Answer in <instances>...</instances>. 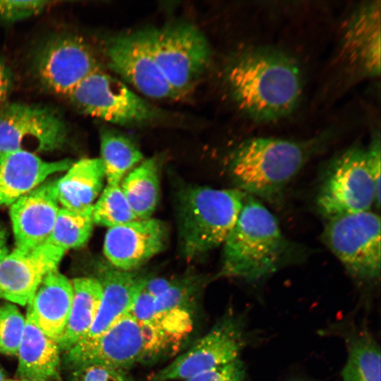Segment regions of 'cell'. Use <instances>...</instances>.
I'll return each mask as SVG.
<instances>
[{
  "label": "cell",
  "mask_w": 381,
  "mask_h": 381,
  "mask_svg": "<svg viewBox=\"0 0 381 381\" xmlns=\"http://www.w3.org/2000/svg\"><path fill=\"white\" fill-rule=\"evenodd\" d=\"M226 79L238 106L258 122L286 117L302 95L298 65L274 49H255L242 54L228 68Z\"/></svg>",
  "instance_id": "1"
},
{
  "label": "cell",
  "mask_w": 381,
  "mask_h": 381,
  "mask_svg": "<svg viewBox=\"0 0 381 381\" xmlns=\"http://www.w3.org/2000/svg\"><path fill=\"white\" fill-rule=\"evenodd\" d=\"M320 139L295 141L254 138L232 153L229 171L238 189L253 197L274 202L317 152Z\"/></svg>",
  "instance_id": "2"
},
{
  "label": "cell",
  "mask_w": 381,
  "mask_h": 381,
  "mask_svg": "<svg viewBox=\"0 0 381 381\" xmlns=\"http://www.w3.org/2000/svg\"><path fill=\"white\" fill-rule=\"evenodd\" d=\"M223 246L220 274L251 282L279 269L290 250L275 217L248 194Z\"/></svg>",
  "instance_id": "3"
},
{
  "label": "cell",
  "mask_w": 381,
  "mask_h": 381,
  "mask_svg": "<svg viewBox=\"0 0 381 381\" xmlns=\"http://www.w3.org/2000/svg\"><path fill=\"white\" fill-rule=\"evenodd\" d=\"M246 196L238 188L188 186L181 190L177 222L183 257L193 260L223 244L236 222Z\"/></svg>",
  "instance_id": "4"
},
{
  "label": "cell",
  "mask_w": 381,
  "mask_h": 381,
  "mask_svg": "<svg viewBox=\"0 0 381 381\" xmlns=\"http://www.w3.org/2000/svg\"><path fill=\"white\" fill-rule=\"evenodd\" d=\"M316 204L327 219L370 210L373 204L379 209L380 191L376 187L366 149L351 147L331 161Z\"/></svg>",
  "instance_id": "5"
},
{
  "label": "cell",
  "mask_w": 381,
  "mask_h": 381,
  "mask_svg": "<svg viewBox=\"0 0 381 381\" xmlns=\"http://www.w3.org/2000/svg\"><path fill=\"white\" fill-rule=\"evenodd\" d=\"M152 55L177 97L183 96L205 71L210 44L199 29L176 23L146 30Z\"/></svg>",
  "instance_id": "6"
},
{
  "label": "cell",
  "mask_w": 381,
  "mask_h": 381,
  "mask_svg": "<svg viewBox=\"0 0 381 381\" xmlns=\"http://www.w3.org/2000/svg\"><path fill=\"white\" fill-rule=\"evenodd\" d=\"M380 218L367 210L328 219L324 243L355 278L373 281L380 275Z\"/></svg>",
  "instance_id": "7"
},
{
  "label": "cell",
  "mask_w": 381,
  "mask_h": 381,
  "mask_svg": "<svg viewBox=\"0 0 381 381\" xmlns=\"http://www.w3.org/2000/svg\"><path fill=\"white\" fill-rule=\"evenodd\" d=\"M247 343L243 318L228 312L188 350L152 373L147 381L183 380L238 358Z\"/></svg>",
  "instance_id": "8"
},
{
  "label": "cell",
  "mask_w": 381,
  "mask_h": 381,
  "mask_svg": "<svg viewBox=\"0 0 381 381\" xmlns=\"http://www.w3.org/2000/svg\"><path fill=\"white\" fill-rule=\"evenodd\" d=\"M67 96L83 112L112 123L139 124L156 115L153 107L124 83L100 69L86 77Z\"/></svg>",
  "instance_id": "9"
},
{
  "label": "cell",
  "mask_w": 381,
  "mask_h": 381,
  "mask_svg": "<svg viewBox=\"0 0 381 381\" xmlns=\"http://www.w3.org/2000/svg\"><path fill=\"white\" fill-rule=\"evenodd\" d=\"M67 137L66 125L52 109L18 102L0 108V152L24 150L30 143L37 151L51 152Z\"/></svg>",
  "instance_id": "10"
},
{
  "label": "cell",
  "mask_w": 381,
  "mask_h": 381,
  "mask_svg": "<svg viewBox=\"0 0 381 381\" xmlns=\"http://www.w3.org/2000/svg\"><path fill=\"white\" fill-rule=\"evenodd\" d=\"M34 69L46 89L67 96L99 68L92 49L83 38L63 34L51 37L39 49Z\"/></svg>",
  "instance_id": "11"
},
{
  "label": "cell",
  "mask_w": 381,
  "mask_h": 381,
  "mask_svg": "<svg viewBox=\"0 0 381 381\" xmlns=\"http://www.w3.org/2000/svg\"><path fill=\"white\" fill-rule=\"evenodd\" d=\"M106 54L111 68L141 94L157 99L178 97L152 55L146 30L111 38Z\"/></svg>",
  "instance_id": "12"
},
{
  "label": "cell",
  "mask_w": 381,
  "mask_h": 381,
  "mask_svg": "<svg viewBox=\"0 0 381 381\" xmlns=\"http://www.w3.org/2000/svg\"><path fill=\"white\" fill-rule=\"evenodd\" d=\"M63 361L72 370L90 364L129 370L133 366L146 361L140 326L128 313L87 345L65 352Z\"/></svg>",
  "instance_id": "13"
},
{
  "label": "cell",
  "mask_w": 381,
  "mask_h": 381,
  "mask_svg": "<svg viewBox=\"0 0 381 381\" xmlns=\"http://www.w3.org/2000/svg\"><path fill=\"white\" fill-rule=\"evenodd\" d=\"M65 252L45 243L8 253L0 263V299L27 306L44 277L58 269Z\"/></svg>",
  "instance_id": "14"
},
{
  "label": "cell",
  "mask_w": 381,
  "mask_h": 381,
  "mask_svg": "<svg viewBox=\"0 0 381 381\" xmlns=\"http://www.w3.org/2000/svg\"><path fill=\"white\" fill-rule=\"evenodd\" d=\"M167 238V228L162 221L138 219L109 228L104 253L112 267L133 271L162 251Z\"/></svg>",
  "instance_id": "15"
},
{
  "label": "cell",
  "mask_w": 381,
  "mask_h": 381,
  "mask_svg": "<svg viewBox=\"0 0 381 381\" xmlns=\"http://www.w3.org/2000/svg\"><path fill=\"white\" fill-rule=\"evenodd\" d=\"M56 185L57 180L46 181L11 205L16 248H32L47 241L60 209Z\"/></svg>",
  "instance_id": "16"
},
{
  "label": "cell",
  "mask_w": 381,
  "mask_h": 381,
  "mask_svg": "<svg viewBox=\"0 0 381 381\" xmlns=\"http://www.w3.org/2000/svg\"><path fill=\"white\" fill-rule=\"evenodd\" d=\"M147 278L135 270L102 266L97 279L102 284L103 296L97 314L87 334L70 349L87 345L129 313Z\"/></svg>",
  "instance_id": "17"
},
{
  "label": "cell",
  "mask_w": 381,
  "mask_h": 381,
  "mask_svg": "<svg viewBox=\"0 0 381 381\" xmlns=\"http://www.w3.org/2000/svg\"><path fill=\"white\" fill-rule=\"evenodd\" d=\"M73 163L69 159L47 162L29 150L0 152V206L11 205L49 176L67 171Z\"/></svg>",
  "instance_id": "18"
},
{
  "label": "cell",
  "mask_w": 381,
  "mask_h": 381,
  "mask_svg": "<svg viewBox=\"0 0 381 381\" xmlns=\"http://www.w3.org/2000/svg\"><path fill=\"white\" fill-rule=\"evenodd\" d=\"M347 59L365 75L380 73V1L359 6L350 16L342 36Z\"/></svg>",
  "instance_id": "19"
},
{
  "label": "cell",
  "mask_w": 381,
  "mask_h": 381,
  "mask_svg": "<svg viewBox=\"0 0 381 381\" xmlns=\"http://www.w3.org/2000/svg\"><path fill=\"white\" fill-rule=\"evenodd\" d=\"M72 301L71 280L57 269L44 277L27 309L40 329L58 343L66 325Z\"/></svg>",
  "instance_id": "20"
},
{
  "label": "cell",
  "mask_w": 381,
  "mask_h": 381,
  "mask_svg": "<svg viewBox=\"0 0 381 381\" xmlns=\"http://www.w3.org/2000/svg\"><path fill=\"white\" fill-rule=\"evenodd\" d=\"M60 353L57 342L40 329L27 309L25 330L17 353L18 378L61 381Z\"/></svg>",
  "instance_id": "21"
},
{
  "label": "cell",
  "mask_w": 381,
  "mask_h": 381,
  "mask_svg": "<svg viewBox=\"0 0 381 381\" xmlns=\"http://www.w3.org/2000/svg\"><path fill=\"white\" fill-rule=\"evenodd\" d=\"M105 172L100 158H85L73 163L57 180L59 202L71 210H83L93 205L100 193Z\"/></svg>",
  "instance_id": "22"
},
{
  "label": "cell",
  "mask_w": 381,
  "mask_h": 381,
  "mask_svg": "<svg viewBox=\"0 0 381 381\" xmlns=\"http://www.w3.org/2000/svg\"><path fill=\"white\" fill-rule=\"evenodd\" d=\"M73 301L63 335L58 341L60 351L66 352L89 331L97 314L103 296L97 278L78 277L71 280Z\"/></svg>",
  "instance_id": "23"
},
{
  "label": "cell",
  "mask_w": 381,
  "mask_h": 381,
  "mask_svg": "<svg viewBox=\"0 0 381 381\" xmlns=\"http://www.w3.org/2000/svg\"><path fill=\"white\" fill-rule=\"evenodd\" d=\"M137 219L151 218L159 198V167L147 159L124 176L120 186Z\"/></svg>",
  "instance_id": "24"
},
{
  "label": "cell",
  "mask_w": 381,
  "mask_h": 381,
  "mask_svg": "<svg viewBox=\"0 0 381 381\" xmlns=\"http://www.w3.org/2000/svg\"><path fill=\"white\" fill-rule=\"evenodd\" d=\"M347 358L342 381H380V348L365 329L351 331L345 337Z\"/></svg>",
  "instance_id": "25"
},
{
  "label": "cell",
  "mask_w": 381,
  "mask_h": 381,
  "mask_svg": "<svg viewBox=\"0 0 381 381\" xmlns=\"http://www.w3.org/2000/svg\"><path fill=\"white\" fill-rule=\"evenodd\" d=\"M100 152L109 185H120L124 176L143 159L142 152L128 137L110 129L100 134Z\"/></svg>",
  "instance_id": "26"
},
{
  "label": "cell",
  "mask_w": 381,
  "mask_h": 381,
  "mask_svg": "<svg viewBox=\"0 0 381 381\" xmlns=\"http://www.w3.org/2000/svg\"><path fill=\"white\" fill-rule=\"evenodd\" d=\"M92 206L83 210L59 209L52 233L46 243L64 251L84 246L93 229Z\"/></svg>",
  "instance_id": "27"
},
{
  "label": "cell",
  "mask_w": 381,
  "mask_h": 381,
  "mask_svg": "<svg viewBox=\"0 0 381 381\" xmlns=\"http://www.w3.org/2000/svg\"><path fill=\"white\" fill-rule=\"evenodd\" d=\"M92 216L94 224L109 228L138 220L120 185H107L93 205Z\"/></svg>",
  "instance_id": "28"
},
{
  "label": "cell",
  "mask_w": 381,
  "mask_h": 381,
  "mask_svg": "<svg viewBox=\"0 0 381 381\" xmlns=\"http://www.w3.org/2000/svg\"><path fill=\"white\" fill-rule=\"evenodd\" d=\"M200 288V282L195 277L174 280L166 291L155 298L156 313L173 309H186L193 311Z\"/></svg>",
  "instance_id": "29"
},
{
  "label": "cell",
  "mask_w": 381,
  "mask_h": 381,
  "mask_svg": "<svg viewBox=\"0 0 381 381\" xmlns=\"http://www.w3.org/2000/svg\"><path fill=\"white\" fill-rule=\"evenodd\" d=\"M25 325V318L11 303L0 306V353L17 356Z\"/></svg>",
  "instance_id": "30"
},
{
  "label": "cell",
  "mask_w": 381,
  "mask_h": 381,
  "mask_svg": "<svg viewBox=\"0 0 381 381\" xmlns=\"http://www.w3.org/2000/svg\"><path fill=\"white\" fill-rule=\"evenodd\" d=\"M53 1L0 0V20L15 22L35 16Z\"/></svg>",
  "instance_id": "31"
},
{
  "label": "cell",
  "mask_w": 381,
  "mask_h": 381,
  "mask_svg": "<svg viewBox=\"0 0 381 381\" xmlns=\"http://www.w3.org/2000/svg\"><path fill=\"white\" fill-rule=\"evenodd\" d=\"M73 381H133L128 370L90 364L73 370Z\"/></svg>",
  "instance_id": "32"
},
{
  "label": "cell",
  "mask_w": 381,
  "mask_h": 381,
  "mask_svg": "<svg viewBox=\"0 0 381 381\" xmlns=\"http://www.w3.org/2000/svg\"><path fill=\"white\" fill-rule=\"evenodd\" d=\"M243 362L238 358L226 365L202 372L181 381H246Z\"/></svg>",
  "instance_id": "33"
},
{
  "label": "cell",
  "mask_w": 381,
  "mask_h": 381,
  "mask_svg": "<svg viewBox=\"0 0 381 381\" xmlns=\"http://www.w3.org/2000/svg\"><path fill=\"white\" fill-rule=\"evenodd\" d=\"M129 313L138 322H146L153 319L156 315L155 298L143 289L138 294Z\"/></svg>",
  "instance_id": "34"
},
{
  "label": "cell",
  "mask_w": 381,
  "mask_h": 381,
  "mask_svg": "<svg viewBox=\"0 0 381 381\" xmlns=\"http://www.w3.org/2000/svg\"><path fill=\"white\" fill-rule=\"evenodd\" d=\"M369 166L374 178L376 187L380 191V140L375 137L366 149Z\"/></svg>",
  "instance_id": "35"
},
{
  "label": "cell",
  "mask_w": 381,
  "mask_h": 381,
  "mask_svg": "<svg viewBox=\"0 0 381 381\" xmlns=\"http://www.w3.org/2000/svg\"><path fill=\"white\" fill-rule=\"evenodd\" d=\"M12 79L10 68L0 58V108L6 103L12 87Z\"/></svg>",
  "instance_id": "36"
},
{
  "label": "cell",
  "mask_w": 381,
  "mask_h": 381,
  "mask_svg": "<svg viewBox=\"0 0 381 381\" xmlns=\"http://www.w3.org/2000/svg\"><path fill=\"white\" fill-rule=\"evenodd\" d=\"M173 282L174 280L161 277H148L143 289L154 298H157L166 291Z\"/></svg>",
  "instance_id": "37"
},
{
  "label": "cell",
  "mask_w": 381,
  "mask_h": 381,
  "mask_svg": "<svg viewBox=\"0 0 381 381\" xmlns=\"http://www.w3.org/2000/svg\"><path fill=\"white\" fill-rule=\"evenodd\" d=\"M8 253L7 233L4 226L0 224V263Z\"/></svg>",
  "instance_id": "38"
},
{
  "label": "cell",
  "mask_w": 381,
  "mask_h": 381,
  "mask_svg": "<svg viewBox=\"0 0 381 381\" xmlns=\"http://www.w3.org/2000/svg\"><path fill=\"white\" fill-rule=\"evenodd\" d=\"M5 381H46L42 380H35V379H6Z\"/></svg>",
  "instance_id": "39"
},
{
  "label": "cell",
  "mask_w": 381,
  "mask_h": 381,
  "mask_svg": "<svg viewBox=\"0 0 381 381\" xmlns=\"http://www.w3.org/2000/svg\"><path fill=\"white\" fill-rule=\"evenodd\" d=\"M5 374L4 370L0 365V381H5Z\"/></svg>",
  "instance_id": "40"
},
{
  "label": "cell",
  "mask_w": 381,
  "mask_h": 381,
  "mask_svg": "<svg viewBox=\"0 0 381 381\" xmlns=\"http://www.w3.org/2000/svg\"><path fill=\"white\" fill-rule=\"evenodd\" d=\"M293 381H308V380H294Z\"/></svg>",
  "instance_id": "41"
}]
</instances>
